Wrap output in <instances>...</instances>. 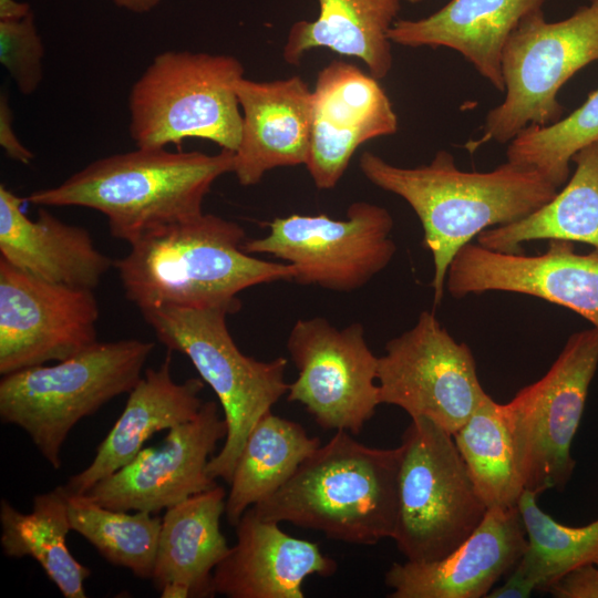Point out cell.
<instances>
[{
	"label": "cell",
	"instance_id": "18",
	"mask_svg": "<svg viewBox=\"0 0 598 598\" xmlns=\"http://www.w3.org/2000/svg\"><path fill=\"white\" fill-rule=\"evenodd\" d=\"M528 540L518 506L487 508L476 529L445 557L394 563L391 598H481L524 556Z\"/></svg>",
	"mask_w": 598,
	"mask_h": 598
},
{
	"label": "cell",
	"instance_id": "9",
	"mask_svg": "<svg viewBox=\"0 0 598 598\" xmlns=\"http://www.w3.org/2000/svg\"><path fill=\"white\" fill-rule=\"evenodd\" d=\"M400 446L399 506L391 538L406 560L441 559L476 529L487 506L452 434L426 419H412Z\"/></svg>",
	"mask_w": 598,
	"mask_h": 598
},
{
	"label": "cell",
	"instance_id": "20",
	"mask_svg": "<svg viewBox=\"0 0 598 598\" xmlns=\"http://www.w3.org/2000/svg\"><path fill=\"white\" fill-rule=\"evenodd\" d=\"M241 136L234 168L243 186L274 168L306 165L311 143L312 91L298 75L268 82L245 76L236 85Z\"/></svg>",
	"mask_w": 598,
	"mask_h": 598
},
{
	"label": "cell",
	"instance_id": "17",
	"mask_svg": "<svg viewBox=\"0 0 598 598\" xmlns=\"http://www.w3.org/2000/svg\"><path fill=\"white\" fill-rule=\"evenodd\" d=\"M399 128L392 103L378 79L334 60L322 68L312 91L311 143L306 167L319 189L333 188L357 148Z\"/></svg>",
	"mask_w": 598,
	"mask_h": 598
},
{
	"label": "cell",
	"instance_id": "8",
	"mask_svg": "<svg viewBox=\"0 0 598 598\" xmlns=\"http://www.w3.org/2000/svg\"><path fill=\"white\" fill-rule=\"evenodd\" d=\"M598 61V0L578 8L567 19L548 22L543 10L526 16L509 35L502 53L504 101L492 109L483 134L464 145L474 152L495 141L509 143L529 125L559 121L560 87L580 69Z\"/></svg>",
	"mask_w": 598,
	"mask_h": 598
},
{
	"label": "cell",
	"instance_id": "15",
	"mask_svg": "<svg viewBox=\"0 0 598 598\" xmlns=\"http://www.w3.org/2000/svg\"><path fill=\"white\" fill-rule=\"evenodd\" d=\"M548 241L534 256L468 243L452 260L445 287L456 299L487 291L533 296L573 310L598 329V249L578 254L573 241Z\"/></svg>",
	"mask_w": 598,
	"mask_h": 598
},
{
	"label": "cell",
	"instance_id": "35",
	"mask_svg": "<svg viewBox=\"0 0 598 598\" xmlns=\"http://www.w3.org/2000/svg\"><path fill=\"white\" fill-rule=\"evenodd\" d=\"M0 145L6 154L22 164H30L34 154L18 138L13 128V113L6 92L0 94Z\"/></svg>",
	"mask_w": 598,
	"mask_h": 598
},
{
	"label": "cell",
	"instance_id": "7",
	"mask_svg": "<svg viewBox=\"0 0 598 598\" xmlns=\"http://www.w3.org/2000/svg\"><path fill=\"white\" fill-rule=\"evenodd\" d=\"M244 72L231 55L157 54L128 94V130L136 147H179L187 138H203L235 152L243 125L236 85Z\"/></svg>",
	"mask_w": 598,
	"mask_h": 598
},
{
	"label": "cell",
	"instance_id": "33",
	"mask_svg": "<svg viewBox=\"0 0 598 598\" xmlns=\"http://www.w3.org/2000/svg\"><path fill=\"white\" fill-rule=\"evenodd\" d=\"M43 58L33 12L19 20H0V62L21 94L30 95L41 84Z\"/></svg>",
	"mask_w": 598,
	"mask_h": 598
},
{
	"label": "cell",
	"instance_id": "26",
	"mask_svg": "<svg viewBox=\"0 0 598 598\" xmlns=\"http://www.w3.org/2000/svg\"><path fill=\"white\" fill-rule=\"evenodd\" d=\"M574 174L545 205L528 216L482 231L481 246L520 254L524 243L560 239L584 243L598 249V141L571 159Z\"/></svg>",
	"mask_w": 598,
	"mask_h": 598
},
{
	"label": "cell",
	"instance_id": "36",
	"mask_svg": "<svg viewBox=\"0 0 598 598\" xmlns=\"http://www.w3.org/2000/svg\"><path fill=\"white\" fill-rule=\"evenodd\" d=\"M536 590L533 581L516 565L507 580L499 587L493 588L487 598H527Z\"/></svg>",
	"mask_w": 598,
	"mask_h": 598
},
{
	"label": "cell",
	"instance_id": "34",
	"mask_svg": "<svg viewBox=\"0 0 598 598\" xmlns=\"http://www.w3.org/2000/svg\"><path fill=\"white\" fill-rule=\"evenodd\" d=\"M547 591L556 598H598V566L588 564L574 568Z\"/></svg>",
	"mask_w": 598,
	"mask_h": 598
},
{
	"label": "cell",
	"instance_id": "1",
	"mask_svg": "<svg viewBox=\"0 0 598 598\" xmlns=\"http://www.w3.org/2000/svg\"><path fill=\"white\" fill-rule=\"evenodd\" d=\"M359 167L368 181L403 198L419 217L433 259L435 305L443 299L447 269L462 247L488 228L528 216L558 192L534 168L506 161L491 172H465L443 150L429 164L412 168L367 151Z\"/></svg>",
	"mask_w": 598,
	"mask_h": 598
},
{
	"label": "cell",
	"instance_id": "21",
	"mask_svg": "<svg viewBox=\"0 0 598 598\" xmlns=\"http://www.w3.org/2000/svg\"><path fill=\"white\" fill-rule=\"evenodd\" d=\"M24 202L0 185V258L37 278L94 290L112 259L95 247L86 228L62 221L43 206L31 219Z\"/></svg>",
	"mask_w": 598,
	"mask_h": 598
},
{
	"label": "cell",
	"instance_id": "23",
	"mask_svg": "<svg viewBox=\"0 0 598 598\" xmlns=\"http://www.w3.org/2000/svg\"><path fill=\"white\" fill-rule=\"evenodd\" d=\"M545 0H451L419 20H396L389 39L409 48L444 47L463 55L499 92L503 49L520 21Z\"/></svg>",
	"mask_w": 598,
	"mask_h": 598
},
{
	"label": "cell",
	"instance_id": "16",
	"mask_svg": "<svg viewBox=\"0 0 598 598\" xmlns=\"http://www.w3.org/2000/svg\"><path fill=\"white\" fill-rule=\"evenodd\" d=\"M226 435L217 403L204 402L196 417L169 429L158 446L143 447L84 495L114 511L158 514L217 485L207 464Z\"/></svg>",
	"mask_w": 598,
	"mask_h": 598
},
{
	"label": "cell",
	"instance_id": "5",
	"mask_svg": "<svg viewBox=\"0 0 598 598\" xmlns=\"http://www.w3.org/2000/svg\"><path fill=\"white\" fill-rule=\"evenodd\" d=\"M154 348V342L137 339L96 341L54 365L4 374L0 380L1 422L22 429L45 461L59 470L70 431L115 396L130 393Z\"/></svg>",
	"mask_w": 598,
	"mask_h": 598
},
{
	"label": "cell",
	"instance_id": "38",
	"mask_svg": "<svg viewBox=\"0 0 598 598\" xmlns=\"http://www.w3.org/2000/svg\"><path fill=\"white\" fill-rule=\"evenodd\" d=\"M117 8L126 11L143 14L155 9L162 0H109Z\"/></svg>",
	"mask_w": 598,
	"mask_h": 598
},
{
	"label": "cell",
	"instance_id": "29",
	"mask_svg": "<svg viewBox=\"0 0 598 598\" xmlns=\"http://www.w3.org/2000/svg\"><path fill=\"white\" fill-rule=\"evenodd\" d=\"M453 439L487 508L517 506L525 484L503 404L487 395Z\"/></svg>",
	"mask_w": 598,
	"mask_h": 598
},
{
	"label": "cell",
	"instance_id": "3",
	"mask_svg": "<svg viewBox=\"0 0 598 598\" xmlns=\"http://www.w3.org/2000/svg\"><path fill=\"white\" fill-rule=\"evenodd\" d=\"M234 152H169L142 148L99 158L55 187L25 202L43 207L76 206L103 214L110 234L130 245L163 227L203 214L214 182L233 173Z\"/></svg>",
	"mask_w": 598,
	"mask_h": 598
},
{
	"label": "cell",
	"instance_id": "32",
	"mask_svg": "<svg viewBox=\"0 0 598 598\" xmlns=\"http://www.w3.org/2000/svg\"><path fill=\"white\" fill-rule=\"evenodd\" d=\"M598 141V89L565 118L545 125H529L506 151L507 161L534 168L558 189L569 178L575 154Z\"/></svg>",
	"mask_w": 598,
	"mask_h": 598
},
{
	"label": "cell",
	"instance_id": "31",
	"mask_svg": "<svg viewBox=\"0 0 598 598\" xmlns=\"http://www.w3.org/2000/svg\"><path fill=\"white\" fill-rule=\"evenodd\" d=\"M537 496L525 489L517 505L528 540L517 566L536 590L547 591L569 570L598 561V518L584 526L564 525L538 506Z\"/></svg>",
	"mask_w": 598,
	"mask_h": 598
},
{
	"label": "cell",
	"instance_id": "13",
	"mask_svg": "<svg viewBox=\"0 0 598 598\" xmlns=\"http://www.w3.org/2000/svg\"><path fill=\"white\" fill-rule=\"evenodd\" d=\"M287 350L298 371L287 400L302 404L324 430L360 434L380 405L379 357L369 348L363 326L338 329L322 317L299 319Z\"/></svg>",
	"mask_w": 598,
	"mask_h": 598
},
{
	"label": "cell",
	"instance_id": "11",
	"mask_svg": "<svg viewBox=\"0 0 598 598\" xmlns=\"http://www.w3.org/2000/svg\"><path fill=\"white\" fill-rule=\"evenodd\" d=\"M390 212L368 202H354L346 218L324 214L275 218L268 235L246 239V252L266 254L295 268L293 281L350 292L367 285L392 260Z\"/></svg>",
	"mask_w": 598,
	"mask_h": 598
},
{
	"label": "cell",
	"instance_id": "24",
	"mask_svg": "<svg viewBox=\"0 0 598 598\" xmlns=\"http://www.w3.org/2000/svg\"><path fill=\"white\" fill-rule=\"evenodd\" d=\"M226 491L216 485L167 508L162 517L155 564L154 587L178 582L190 597H213V574L230 547L220 530Z\"/></svg>",
	"mask_w": 598,
	"mask_h": 598
},
{
	"label": "cell",
	"instance_id": "4",
	"mask_svg": "<svg viewBox=\"0 0 598 598\" xmlns=\"http://www.w3.org/2000/svg\"><path fill=\"white\" fill-rule=\"evenodd\" d=\"M401 455L400 445L370 447L336 431L285 485L251 508L262 519L288 522L332 540L374 545L395 528Z\"/></svg>",
	"mask_w": 598,
	"mask_h": 598
},
{
	"label": "cell",
	"instance_id": "40",
	"mask_svg": "<svg viewBox=\"0 0 598 598\" xmlns=\"http://www.w3.org/2000/svg\"><path fill=\"white\" fill-rule=\"evenodd\" d=\"M405 1H408V2H410V3H417V2H420V1H422V0H405Z\"/></svg>",
	"mask_w": 598,
	"mask_h": 598
},
{
	"label": "cell",
	"instance_id": "37",
	"mask_svg": "<svg viewBox=\"0 0 598 598\" xmlns=\"http://www.w3.org/2000/svg\"><path fill=\"white\" fill-rule=\"evenodd\" d=\"M32 12L28 2L17 0H0V20H19Z\"/></svg>",
	"mask_w": 598,
	"mask_h": 598
},
{
	"label": "cell",
	"instance_id": "19",
	"mask_svg": "<svg viewBox=\"0 0 598 598\" xmlns=\"http://www.w3.org/2000/svg\"><path fill=\"white\" fill-rule=\"evenodd\" d=\"M236 527L237 542L216 566V594L228 598H303L302 584L332 576L337 561L317 543L292 537L279 523L260 518L249 507Z\"/></svg>",
	"mask_w": 598,
	"mask_h": 598
},
{
	"label": "cell",
	"instance_id": "41",
	"mask_svg": "<svg viewBox=\"0 0 598 598\" xmlns=\"http://www.w3.org/2000/svg\"><path fill=\"white\" fill-rule=\"evenodd\" d=\"M596 565L598 566V561L596 563Z\"/></svg>",
	"mask_w": 598,
	"mask_h": 598
},
{
	"label": "cell",
	"instance_id": "28",
	"mask_svg": "<svg viewBox=\"0 0 598 598\" xmlns=\"http://www.w3.org/2000/svg\"><path fill=\"white\" fill-rule=\"evenodd\" d=\"M321 445L295 421L267 412L250 431L234 468L225 515L235 526L251 506L277 492Z\"/></svg>",
	"mask_w": 598,
	"mask_h": 598
},
{
	"label": "cell",
	"instance_id": "27",
	"mask_svg": "<svg viewBox=\"0 0 598 598\" xmlns=\"http://www.w3.org/2000/svg\"><path fill=\"white\" fill-rule=\"evenodd\" d=\"M0 544L10 558L30 556L65 598H85L84 581L91 571L70 553L68 495L63 486L35 495L30 513L7 499L0 502Z\"/></svg>",
	"mask_w": 598,
	"mask_h": 598
},
{
	"label": "cell",
	"instance_id": "22",
	"mask_svg": "<svg viewBox=\"0 0 598 598\" xmlns=\"http://www.w3.org/2000/svg\"><path fill=\"white\" fill-rule=\"evenodd\" d=\"M171 352L168 350L157 369L144 371L91 464L63 485L68 494L84 495L97 482L130 463L153 434L196 417L204 404L199 396L204 381L190 378L176 382L171 373Z\"/></svg>",
	"mask_w": 598,
	"mask_h": 598
},
{
	"label": "cell",
	"instance_id": "39",
	"mask_svg": "<svg viewBox=\"0 0 598 598\" xmlns=\"http://www.w3.org/2000/svg\"><path fill=\"white\" fill-rule=\"evenodd\" d=\"M161 597L162 598H188L190 597L189 589L178 582H169L166 584L161 589Z\"/></svg>",
	"mask_w": 598,
	"mask_h": 598
},
{
	"label": "cell",
	"instance_id": "6",
	"mask_svg": "<svg viewBox=\"0 0 598 598\" xmlns=\"http://www.w3.org/2000/svg\"><path fill=\"white\" fill-rule=\"evenodd\" d=\"M141 313L158 341L185 354L217 395L227 435L207 473L229 484L250 431L288 392L287 359L260 361L244 354L227 327L234 311L225 306L161 307Z\"/></svg>",
	"mask_w": 598,
	"mask_h": 598
},
{
	"label": "cell",
	"instance_id": "12",
	"mask_svg": "<svg viewBox=\"0 0 598 598\" xmlns=\"http://www.w3.org/2000/svg\"><path fill=\"white\" fill-rule=\"evenodd\" d=\"M380 404L426 419L454 434L488 395L470 347L457 342L431 311L385 344L378 359Z\"/></svg>",
	"mask_w": 598,
	"mask_h": 598
},
{
	"label": "cell",
	"instance_id": "10",
	"mask_svg": "<svg viewBox=\"0 0 598 598\" xmlns=\"http://www.w3.org/2000/svg\"><path fill=\"white\" fill-rule=\"evenodd\" d=\"M598 368V329L570 334L557 359L536 382L503 404L525 489L561 491L576 461L571 444Z\"/></svg>",
	"mask_w": 598,
	"mask_h": 598
},
{
	"label": "cell",
	"instance_id": "2",
	"mask_svg": "<svg viewBox=\"0 0 598 598\" xmlns=\"http://www.w3.org/2000/svg\"><path fill=\"white\" fill-rule=\"evenodd\" d=\"M244 228L202 214L150 233L114 261L125 297L142 312L161 307L225 306L240 309L238 293L262 283L293 281L287 262L244 250Z\"/></svg>",
	"mask_w": 598,
	"mask_h": 598
},
{
	"label": "cell",
	"instance_id": "25",
	"mask_svg": "<svg viewBox=\"0 0 598 598\" xmlns=\"http://www.w3.org/2000/svg\"><path fill=\"white\" fill-rule=\"evenodd\" d=\"M400 0H319L312 21H297L283 45V59L298 64L313 49H329L360 59L378 80L392 68L389 31L396 21Z\"/></svg>",
	"mask_w": 598,
	"mask_h": 598
},
{
	"label": "cell",
	"instance_id": "30",
	"mask_svg": "<svg viewBox=\"0 0 598 598\" xmlns=\"http://www.w3.org/2000/svg\"><path fill=\"white\" fill-rule=\"evenodd\" d=\"M71 529L83 536L111 564L151 579L162 518L104 507L86 495L68 494Z\"/></svg>",
	"mask_w": 598,
	"mask_h": 598
},
{
	"label": "cell",
	"instance_id": "14",
	"mask_svg": "<svg viewBox=\"0 0 598 598\" xmlns=\"http://www.w3.org/2000/svg\"><path fill=\"white\" fill-rule=\"evenodd\" d=\"M93 289L53 283L0 258V373L62 361L95 343Z\"/></svg>",
	"mask_w": 598,
	"mask_h": 598
}]
</instances>
